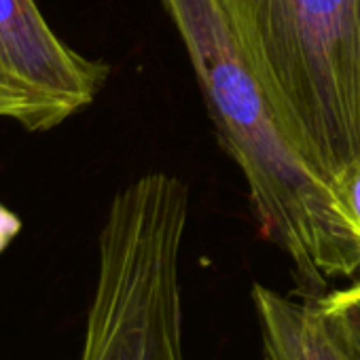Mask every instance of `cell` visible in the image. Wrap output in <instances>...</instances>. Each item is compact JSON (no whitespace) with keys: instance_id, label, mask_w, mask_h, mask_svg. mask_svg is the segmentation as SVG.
<instances>
[{"instance_id":"cell-1","label":"cell","mask_w":360,"mask_h":360,"mask_svg":"<svg viewBox=\"0 0 360 360\" xmlns=\"http://www.w3.org/2000/svg\"><path fill=\"white\" fill-rule=\"evenodd\" d=\"M195 68L221 144L246 176L263 233L290 259L305 299L360 278V229L305 157L252 68L221 0H163Z\"/></svg>"},{"instance_id":"cell-5","label":"cell","mask_w":360,"mask_h":360,"mask_svg":"<svg viewBox=\"0 0 360 360\" xmlns=\"http://www.w3.org/2000/svg\"><path fill=\"white\" fill-rule=\"evenodd\" d=\"M263 360H349L314 301L288 299L255 284Z\"/></svg>"},{"instance_id":"cell-4","label":"cell","mask_w":360,"mask_h":360,"mask_svg":"<svg viewBox=\"0 0 360 360\" xmlns=\"http://www.w3.org/2000/svg\"><path fill=\"white\" fill-rule=\"evenodd\" d=\"M106 79L108 66L66 45L39 0H0V121L49 131L87 108Z\"/></svg>"},{"instance_id":"cell-2","label":"cell","mask_w":360,"mask_h":360,"mask_svg":"<svg viewBox=\"0 0 360 360\" xmlns=\"http://www.w3.org/2000/svg\"><path fill=\"white\" fill-rule=\"evenodd\" d=\"M292 138L333 183L360 157V0H221Z\"/></svg>"},{"instance_id":"cell-6","label":"cell","mask_w":360,"mask_h":360,"mask_svg":"<svg viewBox=\"0 0 360 360\" xmlns=\"http://www.w3.org/2000/svg\"><path fill=\"white\" fill-rule=\"evenodd\" d=\"M322 320L349 360H360V278L314 299Z\"/></svg>"},{"instance_id":"cell-3","label":"cell","mask_w":360,"mask_h":360,"mask_svg":"<svg viewBox=\"0 0 360 360\" xmlns=\"http://www.w3.org/2000/svg\"><path fill=\"white\" fill-rule=\"evenodd\" d=\"M187 219L189 189L165 172L115 195L79 360H187L180 292Z\"/></svg>"},{"instance_id":"cell-7","label":"cell","mask_w":360,"mask_h":360,"mask_svg":"<svg viewBox=\"0 0 360 360\" xmlns=\"http://www.w3.org/2000/svg\"><path fill=\"white\" fill-rule=\"evenodd\" d=\"M335 191L345 206L347 214L360 229V157L349 161L335 176Z\"/></svg>"},{"instance_id":"cell-8","label":"cell","mask_w":360,"mask_h":360,"mask_svg":"<svg viewBox=\"0 0 360 360\" xmlns=\"http://www.w3.org/2000/svg\"><path fill=\"white\" fill-rule=\"evenodd\" d=\"M22 229V221L18 214H13L9 208H5L0 204V252H3L20 233Z\"/></svg>"}]
</instances>
